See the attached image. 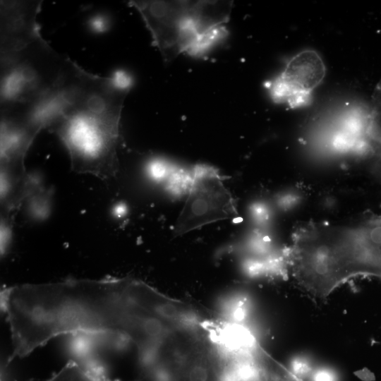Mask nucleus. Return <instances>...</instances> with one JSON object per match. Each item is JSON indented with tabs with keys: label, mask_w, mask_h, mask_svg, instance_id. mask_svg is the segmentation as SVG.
<instances>
[{
	"label": "nucleus",
	"mask_w": 381,
	"mask_h": 381,
	"mask_svg": "<svg viewBox=\"0 0 381 381\" xmlns=\"http://www.w3.org/2000/svg\"><path fill=\"white\" fill-rule=\"evenodd\" d=\"M91 73L69 60L64 71L45 92L32 102L1 110L18 117L36 132L47 129L80 97Z\"/></svg>",
	"instance_id": "7"
},
{
	"label": "nucleus",
	"mask_w": 381,
	"mask_h": 381,
	"mask_svg": "<svg viewBox=\"0 0 381 381\" xmlns=\"http://www.w3.org/2000/svg\"><path fill=\"white\" fill-rule=\"evenodd\" d=\"M152 289L127 277L4 288L1 306L12 341L8 360L25 356L63 334L107 335L133 341L146 320Z\"/></svg>",
	"instance_id": "1"
},
{
	"label": "nucleus",
	"mask_w": 381,
	"mask_h": 381,
	"mask_svg": "<svg viewBox=\"0 0 381 381\" xmlns=\"http://www.w3.org/2000/svg\"><path fill=\"white\" fill-rule=\"evenodd\" d=\"M112 83L119 88L131 90L133 85L132 75L126 70L116 69L109 76Z\"/></svg>",
	"instance_id": "12"
},
{
	"label": "nucleus",
	"mask_w": 381,
	"mask_h": 381,
	"mask_svg": "<svg viewBox=\"0 0 381 381\" xmlns=\"http://www.w3.org/2000/svg\"><path fill=\"white\" fill-rule=\"evenodd\" d=\"M42 1H0V53H12L41 37L37 16Z\"/></svg>",
	"instance_id": "9"
},
{
	"label": "nucleus",
	"mask_w": 381,
	"mask_h": 381,
	"mask_svg": "<svg viewBox=\"0 0 381 381\" xmlns=\"http://www.w3.org/2000/svg\"><path fill=\"white\" fill-rule=\"evenodd\" d=\"M86 25L87 30L93 34H104L110 30L111 19L105 13H94L87 18Z\"/></svg>",
	"instance_id": "11"
},
{
	"label": "nucleus",
	"mask_w": 381,
	"mask_h": 381,
	"mask_svg": "<svg viewBox=\"0 0 381 381\" xmlns=\"http://www.w3.org/2000/svg\"><path fill=\"white\" fill-rule=\"evenodd\" d=\"M237 214L234 200L221 177L212 168L197 167L192 186L177 220L174 234L180 236Z\"/></svg>",
	"instance_id": "6"
},
{
	"label": "nucleus",
	"mask_w": 381,
	"mask_h": 381,
	"mask_svg": "<svg viewBox=\"0 0 381 381\" xmlns=\"http://www.w3.org/2000/svg\"><path fill=\"white\" fill-rule=\"evenodd\" d=\"M128 92L109 76L91 73L78 99L47 129L65 145L73 171L102 180L115 177L119 124Z\"/></svg>",
	"instance_id": "3"
},
{
	"label": "nucleus",
	"mask_w": 381,
	"mask_h": 381,
	"mask_svg": "<svg viewBox=\"0 0 381 381\" xmlns=\"http://www.w3.org/2000/svg\"><path fill=\"white\" fill-rule=\"evenodd\" d=\"M69 60L42 36L19 51L1 54V109L35 100L54 84Z\"/></svg>",
	"instance_id": "5"
},
{
	"label": "nucleus",
	"mask_w": 381,
	"mask_h": 381,
	"mask_svg": "<svg viewBox=\"0 0 381 381\" xmlns=\"http://www.w3.org/2000/svg\"><path fill=\"white\" fill-rule=\"evenodd\" d=\"M154 45L169 62L182 53L200 55L226 34L231 1L133 0Z\"/></svg>",
	"instance_id": "4"
},
{
	"label": "nucleus",
	"mask_w": 381,
	"mask_h": 381,
	"mask_svg": "<svg viewBox=\"0 0 381 381\" xmlns=\"http://www.w3.org/2000/svg\"><path fill=\"white\" fill-rule=\"evenodd\" d=\"M46 381H116L103 373L94 370L77 361H69L59 372Z\"/></svg>",
	"instance_id": "10"
},
{
	"label": "nucleus",
	"mask_w": 381,
	"mask_h": 381,
	"mask_svg": "<svg viewBox=\"0 0 381 381\" xmlns=\"http://www.w3.org/2000/svg\"><path fill=\"white\" fill-rule=\"evenodd\" d=\"M325 65L314 50L306 49L293 56L282 72L265 84L272 99L296 107L308 103L313 91L323 80Z\"/></svg>",
	"instance_id": "8"
},
{
	"label": "nucleus",
	"mask_w": 381,
	"mask_h": 381,
	"mask_svg": "<svg viewBox=\"0 0 381 381\" xmlns=\"http://www.w3.org/2000/svg\"><path fill=\"white\" fill-rule=\"evenodd\" d=\"M288 261L298 284L321 300L352 278H381V222L306 224L293 236Z\"/></svg>",
	"instance_id": "2"
}]
</instances>
